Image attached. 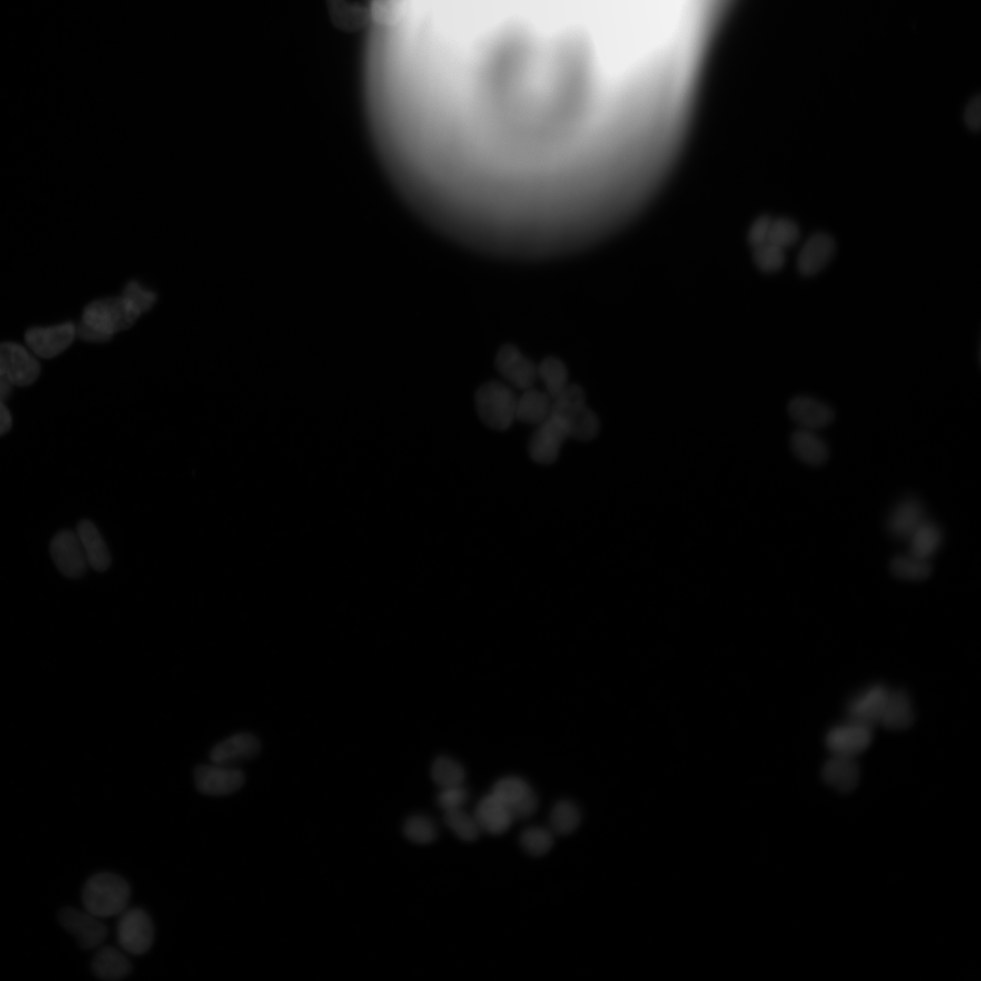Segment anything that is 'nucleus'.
I'll return each mask as SVG.
<instances>
[{
  "label": "nucleus",
  "instance_id": "obj_1",
  "mask_svg": "<svg viewBox=\"0 0 981 981\" xmlns=\"http://www.w3.org/2000/svg\"><path fill=\"white\" fill-rule=\"evenodd\" d=\"M580 397V388L569 384L552 399L549 415L538 424L530 441L529 451L534 461L548 465L557 460L562 443L570 437L571 413Z\"/></svg>",
  "mask_w": 981,
  "mask_h": 981
},
{
  "label": "nucleus",
  "instance_id": "obj_2",
  "mask_svg": "<svg viewBox=\"0 0 981 981\" xmlns=\"http://www.w3.org/2000/svg\"><path fill=\"white\" fill-rule=\"evenodd\" d=\"M141 314L124 294L98 299L84 309L76 335L86 342H107L116 332L131 327Z\"/></svg>",
  "mask_w": 981,
  "mask_h": 981
},
{
  "label": "nucleus",
  "instance_id": "obj_3",
  "mask_svg": "<svg viewBox=\"0 0 981 981\" xmlns=\"http://www.w3.org/2000/svg\"><path fill=\"white\" fill-rule=\"evenodd\" d=\"M130 887L121 877L108 872L92 876L84 884V909L99 918L119 916L128 907Z\"/></svg>",
  "mask_w": 981,
  "mask_h": 981
},
{
  "label": "nucleus",
  "instance_id": "obj_4",
  "mask_svg": "<svg viewBox=\"0 0 981 981\" xmlns=\"http://www.w3.org/2000/svg\"><path fill=\"white\" fill-rule=\"evenodd\" d=\"M517 398L510 388L490 381L475 393V406L481 421L488 427L503 431L515 421Z\"/></svg>",
  "mask_w": 981,
  "mask_h": 981
},
{
  "label": "nucleus",
  "instance_id": "obj_5",
  "mask_svg": "<svg viewBox=\"0 0 981 981\" xmlns=\"http://www.w3.org/2000/svg\"><path fill=\"white\" fill-rule=\"evenodd\" d=\"M117 940L121 948L132 955L146 953L154 941V926L149 916L138 907L126 908L119 915Z\"/></svg>",
  "mask_w": 981,
  "mask_h": 981
},
{
  "label": "nucleus",
  "instance_id": "obj_6",
  "mask_svg": "<svg viewBox=\"0 0 981 981\" xmlns=\"http://www.w3.org/2000/svg\"><path fill=\"white\" fill-rule=\"evenodd\" d=\"M58 920L84 949L98 948L107 936V927L101 918L85 909L64 907L58 913Z\"/></svg>",
  "mask_w": 981,
  "mask_h": 981
},
{
  "label": "nucleus",
  "instance_id": "obj_7",
  "mask_svg": "<svg viewBox=\"0 0 981 981\" xmlns=\"http://www.w3.org/2000/svg\"><path fill=\"white\" fill-rule=\"evenodd\" d=\"M39 373V362L24 346L13 342H0V374L13 385L28 386Z\"/></svg>",
  "mask_w": 981,
  "mask_h": 981
},
{
  "label": "nucleus",
  "instance_id": "obj_8",
  "mask_svg": "<svg viewBox=\"0 0 981 981\" xmlns=\"http://www.w3.org/2000/svg\"><path fill=\"white\" fill-rule=\"evenodd\" d=\"M873 726L847 718L830 728L826 736L827 748L832 754L857 757L872 742Z\"/></svg>",
  "mask_w": 981,
  "mask_h": 981
},
{
  "label": "nucleus",
  "instance_id": "obj_9",
  "mask_svg": "<svg viewBox=\"0 0 981 981\" xmlns=\"http://www.w3.org/2000/svg\"><path fill=\"white\" fill-rule=\"evenodd\" d=\"M76 335V326L62 322L47 327H32L25 333L30 350L39 357L50 359L67 349Z\"/></svg>",
  "mask_w": 981,
  "mask_h": 981
},
{
  "label": "nucleus",
  "instance_id": "obj_10",
  "mask_svg": "<svg viewBox=\"0 0 981 981\" xmlns=\"http://www.w3.org/2000/svg\"><path fill=\"white\" fill-rule=\"evenodd\" d=\"M245 780L243 772L235 766L212 763L200 765L194 770L196 788L209 796H225L242 788Z\"/></svg>",
  "mask_w": 981,
  "mask_h": 981
},
{
  "label": "nucleus",
  "instance_id": "obj_11",
  "mask_svg": "<svg viewBox=\"0 0 981 981\" xmlns=\"http://www.w3.org/2000/svg\"><path fill=\"white\" fill-rule=\"evenodd\" d=\"M50 553L57 569L66 577L79 578L88 565L75 531L58 532L50 543Z\"/></svg>",
  "mask_w": 981,
  "mask_h": 981
},
{
  "label": "nucleus",
  "instance_id": "obj_12",
  "mask_svg": "<svg viewBox=\"0 0 981 981\" xmlns=\"http://www.w3.org/2000/svg\"><path fill=\"white\" fill-rule=\"evenodd\" d=\"M495 365L507 381L520 390L532 387L538 378L537 366L511 344H505L499 350Z\"/></svg>",
  "mask_w": 981,
  "mask_h": 981
},
{
  "label": "nucleus",
  "instance_id": "obj_13",
  "mask_svg": "<svg viewBox=\"0 0 981 981\" xmlns=\"http://www.w3.org/2000/svg\"><path fill=\"white\" fill-rule=\"evenodd\" d=\"M836 252L834 239L827 233L812 234L802 246L797 261L799 272L812 276L822 271L831 261Z\"/></svg>",
  "mask_w": 981,
  "mask_h": 981
},
{
  "label": "nucleus",
  "instance_id": "obj_14",
  "mask_svg": "<svg viewBox=\"0 0 981 981\" xmlns=\"http://www.w3.org/2000/svg\"><path fill=\"white\" fill-rule=\"evenodd\" d=\"M926 519L921 501L915 497H907L897 503L889 512L886 523L887 530L894 539L907 540Z\"/></svg>",
  "mask_w": 981,
  "mask_h": 981
},
{
  "label": "nucleus",
  "instance_id": "obj_15",
  "mask_svg": "<svg viewBox=\"0 0 981 981\" xmlns=\"http://www.w3.org/2000/svg\"><path fill=\"white\" fill-rule=\"evenodd\" d=\"M261 749L259 739L251 733H237L216 744L210 752L212 763L234 766L255 757Z\"/></svg>",
  "mask_w": 981,
  "mask_h": 981
},
{
  "label": "nucleus",
  "instance_id": "obj_16",
  "mask_svg": "<svg viewBox=\"0 0 981 981\" xmlns=\"http://www.w3.org/2000/svg\"><path fill=\"white\" fill-rule=\"evenodd\" d=\"M889 689L874 684L853 697L847 706L848 718L870 726L878 724Z\"/></svg>",
  "mask_w": 981,
  "mask_h": 981
},
{
  "label": "nucleus",
  "instance_id": "obj_17",
  "mask_svg": "<svg viewBox=\"0 0 981 981\" xmlns=\"http://www.w3.org/2000/svg\"><path fill=\"white\" fill-rule=\"evenodd\" d=\"M788 411L799 428L811 431L828 425L834 417L832 410L827 405L807 396H798L791 400Z\"/></svg>",
  "mask_w": 981,
  "mask_h": 981
},
{
  "label": "nucleus",
  "instance_id": "obj_18",
  "mask_svg": "<svg viewBox=\"0 0 981 981\" xmlns=\"http://www.w3.org/2000/svg\"><path fill=\"white\" fill-rule=\"evenodd\" d=\"M824 781L842 793L854 790L859 779V767L856 757L832 754L822 768Z\"/></svg>",
  "mask_w": 981,
  "mask_h": 981
},
{
  "label": "nucleus",
  "instance_id": "obj_19",
  "mask_svg": "<svg viewBox=\"0 0 981 981\" xmlns=\"http://www.w3.org/2000/svg\"><path fill=\"white\" fill-rule=\"evenodd\" d=\"M474 818L481 830L495 836L506 832L514 820L509 807L491 793L479 801Z\"/></svg>",
  "mask_w": 981,
  "mask_h": 981
},
{
  "label": "nucleus",
  "instance_id": "obj_20",
  "mask_svg": "<svg viewBox=\"0 0 981 981\" xmlns=\"http://www.w3.org/2000/svg\"><path fill=\"white\" fill-rule=\"evenodd\" d=\"M96 949L91 963V970L96 977L115 981L130 974L132 964L123 951L111 946H100Z\"/></svg>",
  "mask_w": 981,
  "mask_h": 981
},
{
  "label": "nucleus",
  "instance_id": "obj_21",
  "mask_svg": "<svg viewBox=\"0 0 981 981\" xmlns=\"http://www.w3.org/2000/svg\"><path fill=\"white\" fill-rule=\"evenodd\" d=\"M75 532L88 565L98 571L107 570L111 564V556L96 526L92 521L84 520L78 523Z\"/></svg>",
  "mask_w": 981,
  "mask_h": 981
},
{
  "label": "nucleus",
  "instance_id": "obj_22",
  "mask_svg": "<svg viewBox=\"0 0 981 981\" xmlns=\"http://www.w3.org/2000/svg\"><path fill=\"white\" fill-rule=\"evenodd\" d=\"M914 719L908 694L902 689H889L878 724L890 730H902L909 728Z\"/></svg>",
  "mask_w": 981,
  "mask_h": 981
},
{
  "label": "nucleus",
  "instance_id": "obj_23",
  "mask_svg": "<svg viewBox=\"0 0 981 981\" xmlns=\"http://www.w3.org/2000/svg\"><path fill=\"white\" fill-rule=\"evenodd\" d=\"M789 444L794 455L806 464L819 466L827 460L828 448L814 431L798 428L790 436Z\"/></svg>",
  "mask_w": 981,
  "mask_h": 981
},
{
  "label": "nucleus",
  "instance_id": "obj_24",
  "mask_svg": "<svg viewBox=\"0 0 981 981\" xmlns=\"http://www.w3.org/2000/svg\"><path fill=\"white\" fill-rule=\"evenodd\" d=\"M327 8L332 24L338 29L352 33L371 21L368 8L347 0H326Z\"/></svg>",
  "mask_w": 981,
  "mask_h": 981
},
{
  "label": "nucleus",
  "instance_id": "obj_25",
  "mask_svg": "<svg viewBox=\"0 0 981 981\" xmlns=\"http://www.w3.org/2000/svg\"><path fill=\"white\" fill-rule=\"evenodd\" d=\"M551 404L552 399L546 391L532 387L526 389L520 397L517 398L515 420L538 425L549 415Z\"/></svg>",
  "mask_w": 981,
  "mask_h": 981
},
{
  "label": "nucleus",
  "instance_id": "obj_26",
  "mask_svg": "<svg viewBox=\"0 0 981 981\" xmlns=\"http://www.w3.org/2000/svg\"><path fill=\"white\" fill-rule=\"evenodd\" d=\"M943 535L934 521L926 519L907 540L910 554L924 560L930 558L941 546Z\"/></svg>",
  "mask_w": 981,
  "mask_h": 981
},
{
  "label": "nucleus",
  "instance_id": "obj_27",
  "mask_svg": "<svg viewBox=\"0 0 981 981\" xmlns=\"http://www.w3.org/2000/svg\"><path fill=\"white\" fill-rule=\"evenodd\" d=\"M537 374L551 399L558 397L569 385L567 368L558 358H544L537 366Z\"/></svg>",
  "mask_w": 981,
  "mask_h": 981
},
{
  "label": "nucleus",
  "instance_id": "obj_28",
  "mask_svg": "<svg viewBox=\"0 0 981 981\" xmlns=\"http://www.w3.org/2000/svg\"><path fill=\"white\" fill-rule=\"evenodd\" d=\"M889 569L895 577L908 581L924 580L932 572V566L928 560L917 558L910 553L894 557L890 561Z\"/></svg>",
  "mask_w": 981,
  "mask_h": 981
},
{
  "label": "nucleus",
  "instance_id": "obj_29",
  "mask_svg": "<svg viewBox=\"0 0 981 981\" xmlns=\"http://www.w3.org/2000/svg\"><path fill=\"white\" fill-rule=\"evenodd\" d=\"M581 820L579 808L570 800L558 801L550 814V824L554 832L567 836L579 827Z\"/></svg>",
  "mask_w": 981,
  "mask_h": 981
},
{
  "label": "nucleus",
  "instance_id": "obj_30",
  "mask_svg": "<svg viewBox=\"0 0 981 981\" xmlns=\"http://www.w3.org/2000/svg\"><path fill=\"white\" fill-rule=\"evenodd\" d=\"M431 776L438 786L445 788L463 784L465 770L454 758L440 756L431 764Z\"/></svg>",
  "mask_w": 981,
  "mask_h": 981
},
{
  "label": "nucleus",
  "instance_id": "obj_31",
  "mask_svg": "<svg viewBox=\"0 0 981 981\" xmlns=\"http://www.w3.org/2000/svg\"><path fill=\"white\" fill-rule=\"evenodd\" d=\"M407 0H371L370 18L377 25L391 26L403 17Z\"/></svg>",
  "mask_w": 981,
  "mask_h": 981
},
{
  "label": "nucleus",
  "instance_id": "obj_32",
  "mask_svg": "<svg viewBox=\"0 0 981 981\" xmlns=\"http://www.w3.org/2000/svg\"><path fill=\"white\" fill-rule=\"evenodd\" d=\"M531 789L523 778L507 776L495 782L491 794L510 807L524 798Z\"/></svg>",
  "mask_w": 981,
  "mask_h": 981
},
{
  "label": "nucleus",
  "instance_id": "obj_33",
  "mask_svg": "<svg viewBox=\"0 0 981 981\" xmlns=\"http://www.w3.org/2000/svg\"><path fill=\"white\" fill-rule=\"evenodd\" d=\"M520 844L528 855L540 857L552 847L553 836L550 830L544 827H530L524 829L520 834Z\"/></svg>",
  "mask_w": 981,
  "mask_h": 981
},
{
  "label": "nucleus",
  "instance_id": "obj_34",
  "mask_svg": "<svg viewBox=\"0 0 981 981\" xmlns=\"http://www.w3.org/2000/svg\"><path fill=\"white\" fill-rule=\"evenodd\" d=\"M403 834L413 843L430 844L437 837V827L435 823L427 816L413 815L404 822Z\"/></svg>",
  "mask_w": 981,
  "mask_h": 981
},
{
  "label": "nucleus",
  "instance_id": "obj_35",
  "mask_svg": "<svg viewBox=\"0 0 981 981\" xmlns=\"http://www.w3.org/2000/svg\"><path fill=\"white\" fill-rule=\"evenodd\" d=\"M444 822L451 830L463 841H473L480 834L474 817L470 816L461 808L444 811Z\"/></svg>",
  "mask_w": 981,
  "mask_h": 981
},
{
  "label": "nucleus",
  "instance_id": "obj_36",
  "mask_svg": "<svg viewBox=\"0 0 981 981\" xmlns=\"http://www.w3.org/2000/svg\"><path fill=\"white\" fill-rule=\"evenodd\" d=\"M766 238L782 249L794 244L799 238V229L789 220H778L768 228Z\"/></svg>",
  "mask_w": 981,
  "mask_h": 981
},
{
  "label": "nucleus",
  "instance_id": "obj_37",
  "mask_svg": "<svg viewBox=\"0 0 981 981\" xmlns=\"http://www.w3.org/2000/svg\"><path fill=\"white\" fill-rule=\"evenodd\" d=\"M756 262L764 272H776L785 263L784 249L771 243L763 242L756 251Z\"/></svg>",
  "mask_w": 981,
  "mask_h": 981
},
{
  "label": "nucleus",
  "instance_id": "obj_38",
  "mask_svg": "<svg viewBox=\"0 0 981 981\" xmlns=\"http://www.w3.org/2000/svg\"><path fill=\"white\" fill-rule=\"evenodd\" d=\"M468 796L462 784L441 788L437 795V804L444 811L461 808L468 800Z\"/></svg>",
  "mask_w": 981,
  "mask_h": 981
},
{
  "label": "nucleus",
  "instance_id": "obj_39",
  "mask_svg": "<svg viewBox=\"0 0 981 981\" xmlns=\"http://www.w3.org/2000/svg\"><path fill=\"white\" fill-rule=\"evenodd\" d=\"M123 294L126 296L144 313L151 309L156 301L154 292L144 289L136 282H130L124 287Z\"/></svg>",
  "mask_w": 981,
  "mask_h": 981
},
{
  "label": "nucleus",
  "instance_id": "obj_40",
  "mask_svg": "<svg viewBox=\"0 0 981 981\" xmlns=\"http://www.w3.org/2000/svg\"><path fill=\"white\" fill-rule=\"evenodd\" d=\"M538 808V798L531 789L524 798L510 806L514 819H525L531 817Z\"/></svg>",
  "mask_w": 981,
  "mask_h": 981
},
{
  "label": "nucleus",
  "instance_id": "obj_41",
  "mask_svg": "<svg viewBox=\"0 0 981 981\" xmlns=\"http://www.w3.org/2000/svg\"><path fill=\"white\" fill-rule=\"evenodd\" d=\"M964 122L966 125L972 131H978L981 127V100L980 97H975L965 109Z\"/></svg>",
  "mask_w": 981,
  "mask_h": 981
},
{
  "label": "nucleus",
  "instance_id": "obj_42",
  "mask_svg": "<svg viewBox=\"0 0 981 981\" xmlns=\"http://www.w3.org/2000/svg\"><path fill=\"white\" fill-rule=\"evenodd\" d=\"M12 426V416L4 401H0V435L6 433Z\"/></svg>",
  "mask_w": 981,
  "mask_h": 981
},
{
  "label": "nucleus",
  "instance_id": "obj_43",
  "mask_svg": "<svg viewBox=\"0 0 981 981\" xmlns=\"http://www.w3.org/2000/svg\"><path fill=\"white\" fill-rule=\"evenodd\" d=\"M13 383L4 375L0 374V401H5L11 394Z\"/></svg>",
  "mask_w": 981,
  "mask_h": 981
}]
</instances>
